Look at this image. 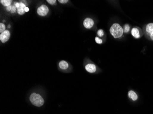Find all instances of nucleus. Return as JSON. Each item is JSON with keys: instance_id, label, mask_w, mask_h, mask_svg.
Returning <instances> with one entry per match:
<instances>
[{"instance_id": "obj_1", "label": "nucleus", "mask_w": 153, "mask_h": 114, "mask_svg": "<svg viewBox=\"0 0 153 114\" xmlns=\"http://www.w3.org/2000/svg\"><path fill=\"white\" fill-rule=\"evenodd\" d=\"M29 100L31 104L36 107H41L45 103V101L42 96L36 93L31 94L29 97Z\"/></svg>"}, {"instance_id": "obj_2", "label": "nucleus", "mask_w": 153, "mask_h": 114, "mask_svg": "<svg viewBox=\"0 0 153 114\" xmlns=\"http://www.w3.org/2000/svg\"><path fill=\"white\" fill-rule=\"evenodd\" d=\"M110 32L115 38H118L123 35V28L119 24L115 23L110 27Z\"/></svg>"}, {"instance_id": "obj_3", "label": "nucleus", "mask_w": 153, "mask_h": 114, "mask_svg": "<svg viewBox=\"0 0 153 114\" xmlns=\"http://www.w3.org/2000/svg\"><path fill=\"white\" fill-rule=\"evenodd\" d=\"M143 35L149 41H153V23H149L143 28Z\"/></svg>"}, {"instance_id": "obj_4", "label": "nucleus", "mask_w": 153, "mask_h": 114, "mask_svg": "<svg viewBox=\"0 0 153 114\" xmlns=\"http://www.w3.org/2000/svg\"><path fill=\"white\" fill-rule=\"evenodd\" d=\"M131 34L135 39H139L143 36V31L139 27H134L132 29Z\"/></svg>"}, {"instance_id": "obj_5", "label": "nucleus", "mask_w": 153, "mask_h": 114, "mask_svg": "<svg viewBox=\"0 0 153 114\" xmlns=\"http://www.w3.org/2000/svg\"><path fill=\"white\" fill-rule=\"evenodd\" d=\"M127 96L128 98L130 99L132 102H136L139 99V96L136 91L131 89L128 91L127 93Z\"/></svg>"}, {"instance_id": "obj_6", "label": "nucleus", "mask_w": 153, "mask_h": 114, "mask_svg": "<svg viewBox=\"0 0 153 114\" xmlns=\"http://www.w3.org/2000/svg\"><path fill=\"white\" fill-rule=\"evenodd\" d=\"M49 12L48 7L45 5H41L38 8L37 13L40 16H45Z\"/></svg>"}, {"instance_id": "obj_7", "label": "nucleus", "mask_w": 153, "mask_h": 114, "mask_svg": "<svg viewBox=\"0 0 153 114\" xmlns=\"http://www.w3.org/2000/svg\"><path fill=\"white\" fill-rule=\"evenodd\" d=\"M10 37V33L8 30H5L0 35V40L3 43H6L9 40Z\"/></svg>"}, {"instance_id": "obj_8", "label": "nucleus", "mask_w": 153, "mask_h": 114, "mask_svg": "<svg viewBox=\"0 0 153 114\" xmlns=\"http://www.w3.org/2000/svg\"><path fill=\"white\" fill-rule=\"evenodd\" d=\"M86 70L90 73H95L97 71V67L95 64H88L85 66Z\"/></svg>"}, {"instance_id": "obj_9", "label": "nucleus", "mask_w": 153, "mask_h": 114, "mask_svg": "<svg viewBox=\"0 0 153 114\" xmlns=\"http://www.w3.org/2000/svg\"><path fill=\"white\" fill-rule=\"evenodd\" d=\"M83 24H84V27L86 28L90 29L93 26V24H94V22L91 18H86L84 20Z\"/></svg>"}, {"instance_id": "obj_10", "label": "nucleus", "mask_w": 153, "mask_h": 114, "mask_svg": "<svg viewBox=\"0 0 153 114\" xmlns=\"http://www.w3.org/2000/svg\"><path fill=\"white\" fill-rule=\"evenodd\" d=\"M25 7H26V6H25V4H24V3H22V2H20V6L17 9L18 13L19 15H21L24 14L25 12V10H24Z\"/></svg>"}, {"instance_id": "obj_11", "label": "nucleus", "mask_w": 153, "mask_h": 114, "mask_svg": "<svg viewBox=\"0 0 153 114\" xmlns=\"http://www.w3.org/2000/svg\"><path fill=\"white\" fill-rule=\"evenodd\" d=\"M59 67L63 70H66L69 67V65L67 62L65 61L62 60L59 64Z\"/></svg>"}, {"instance_id": "obj_12", "label": "nucleus", "mask_w": 153, "mask_h": 114, "mask_svg": "<svg viewBox=\"0 0 153 114\" xmlns=\"http://www.w3.org/2000/svg\"><path fill=\"white\" fill-rule=\"evenodd\" d=\"M0 1L2 5H4V6L7 7L10 6L12 1L10 0H1Z\"/></svg>"}, {"instance_id": "obj_13", "label": "nucleus", "mask_w": 153, "mask_h": 114, "mask_svg": "<svg viewBox=\"0 0 153 114\" xmlns=\"http://www.w3.org/2000/svg\"><path fill=\"white\" fill-rule=\"evenodd\" d=\"M122 28H123V33H128L130 30V27L128 24H126L124 25Z\"/></svg>"}, {"instance_id": "obj_14", "label": "nucleus", "mask_w": 153, "mask_h": 114, "mask_svg": "<svg viewBox=\"0 0 153 114\" xmlns=\"http://www.w3.org/2000/svg\"><path fill=\"white\" fill-rule=\"evenodd\" d=\"M5 25L2 23H0V33H2L5 31Z\"/></svg>"}, {"instance_id": "obj_15", "label": "nucleus", "mask_w": 153, "mask_h": 114, "mask_svg": "<svg viewBox=\"0 0 153 114\" xmlns=\"http://www.w3.org/2000/svg\"><path fill=\"white\" fill-rule=\"evenodd\" d=\"M104 33L103 30L102 29H99L98 31L97 32V35H98L99 37H102L104 36Z\"/></svg>"}, {"instance_id": "obj_16", "label": "nucleus", "mask_w": 153, "mask_h": 114, "mask_svg": "<svg viewBox=\"0 0 153 114\" xmlns=\"http://www.w3.org/2000/svg\"><path fill=\"white\" fill-rule=\"evenodd\" d=\"M95 40H96V43H97L98 44H102V40L99 38L98 37H96V38H95Z\"/></svg>"}, {"instance_id": "obj_17", "label": "nucleus", "mask_w": 153, "mask_h": 114, "mask_svg": "<svg viewBox=\"0 0 153 114\" xmlns=\"http://www.w3.org/2000/svg\"><path fill=\"white\" fill-rule=\"evenodd\" d=\"M47 1L49 3V4H51V5H53L56 3V0H47Z\"/></svg>"}, {"instance_id": "obj_18", "label": "nucleus", "mask_w": 153, "mask_h": 114, "mask_svg": "<svg viewBox=\"0 0 153 114\" xmlns=\"http://www.w3.org/2000/svg\"><path fill=\"white\" fill-rule=\"evenodd\" d=\"M58 1L60 2V3L64 4V3H67L68 1V0H59Z\"/></svg>"}, {"instance_id": "obj_19", "label": "nucleus", "mask_w": 153, "mask_h": 114, "mask_svg": "<svg viewBox=\"0 0 153 114\" xmlns=\"http://www.w3.org/2000/svg\"><path fill=\"white\" fill-rule=\"evenodd\" d=\"M16 8L17 7H16L15 6H13L12 7V10H11V12L12 13H13V12H15V11L16 10Z\"/></svg>"}, {"instance_id": "obj_20", "label": "nucleus", "mask_w": 153, "mask_h": 114, "mask_svg": "<svg viewBox=\"0 0 153 114\" xmlns=\"http://www.w3.org/2000/svg\"><path fill=\"white\" fill-rule=\"evenodd\" d=\"M12 8V7L11 6V5H10V6H9L7 7L6 9L8 12H9V11H11Z\"/></svg>"}, {"instance_id": "obj_21", "label": "nucleus", "mask_w": 153, "mask_h": 114, "mask_svg": "<svg viewBox=\"0 0 153 114\" xmlns=\"http://www.w3.org/2000/svg\"><path fill=\"white\" fill-rule=\"evenodd\" d=\"M15 6L17 8H18V7H19L20 6V3H15Z\"/></svg>"}, {"instance_id": "obj_22", "label": "nucleus", "mask_w": 153, "mask_h": 114, "mask_svg": "<svg viewBox=\"0 0 153 114\" xmlns=\"http://www.w3.org/2000/svg\"><path fill=\"white\" fill-rule=\"evenodd\" d=\"M24 10H25V12H29V8H28V7H25Z\"/></svg>"}, {"instance_id": "obj_23", "label": "nucleus", "mask_w": 153, "mask_h": 114, "mask_svg": "<svg viewBox=\"0 0 153 114\" xmlns=\"http://www.w3.org/2000/svg\"><path fill=\"white\" fill-rule=\"evenodd\" d=\"M10 27H11V26H10V25H8V28H10Z\"/></svg>"}]
</instances>
